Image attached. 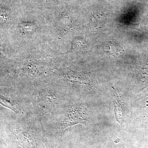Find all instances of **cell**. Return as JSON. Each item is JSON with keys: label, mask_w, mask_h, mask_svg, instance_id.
I'll list each match as a JSON object with an SVG mask.
<instances>
[{"label": "cell", "mask_w": 148, "mask_h": 148, "mask_svg": "<svg viewBox=\"0 0 148 148\" xmlns=\"http://www.w3.org/2000/svg\"><path fill=\"white\" fill-rule=\"evenodd\" d=\"M86 121L85 116L82 110L79 108H74L69 112L65 120V128L82 123Z\"/></svg>", "instance_id": "1"}, {"label": "cell", "mask_w": 148, "mask_h": 148, "mask_svg": "<svg viewBox=\"0 0 148 148\" xmlns=\"http://www.w3.org/2000/svg\"><path fill=\"white\" fill-rule=\"evenodd\" d=\"M112 95L115 118L117 121L121 124L123 121V111L124 110V104L122 101L121 97L114 89L113 92H112Z\"/></svg>", "instance_id": "2"}, {"label": "cell", "mask_w": 148, "mask_h": 148, "mask_svg": "<svg viewBox=\"0 0 148 148\" xmlns=\"http://www.w3.org/2000/svg\"><path fill=\"white\" fill-rule=\"evenodd\" d=\"M103 47L104 52L109 53L112 56L117 57L124 51L123 48L117 43L113 41H107L103 43Z\"/></svg>", "instance_id": "3"}, {"label": "cell", "mask_w": 148, "mask_h": 148, "mask_svg": "<svg viewBox=\"0 0 148 148\" xmlns=\"http://www.w3.org/2000/svg\"><path fill=\"white\" fill-rule=\"evenodd\" d=\"M18 28L22 34L32 36L36 31L37 26L34 22H22L19 24Z\"/></svg>", "instance_id": "4"}]
</instances>
